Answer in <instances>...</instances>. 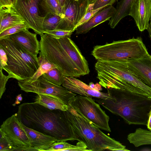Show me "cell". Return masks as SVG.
<instances>
[{
  "label": "cell",
  "instance_id": "cell-1",
  "mask_svg": "<svg viewBox=\"0 0 151 151\" xmlns=\"http://www.w3.org/2000/svg\"><path fill=\"white\" fill-rule=\"evenodd\" d=\"M15 114L25 126L49 135L57 141L77 140L65 111L51 110L34 102L20 104Z\"/></svg>",
  "mask_w": 151,
  "mask_h": 151
},
{
  "label": "cell",
  "instance_id": "cell-2",
  "mask_svg": "<svg viewBox=\"0 0 151 151\" xmlns=\"http://www.w3.org/2000/svg\"><path fill=\"white\" fill-rule=\"evenodd\" d=\"M40 36L39 54L65 76L78 77L89 74L87 61L70 37L57 39L47 34Z\"/></svg>",
  "mask_w": 151,
  "mask_h": 151
},
{
  "label": "cell",
  "instance_id": "cell-3",
  "mask_svg": "<svg viewBox=\"0 0 151 151\" xmlns=\"http://www.w3.org/2000/svg\"><path fill=\"white\" fill-rule=\"evenodd\" d=\"M109 97L96 101L129 124L147 125L151 109V99L114 88L107 89Z\"/></svg>",
  "mask_w": 151,
  "mask_h": 151
},
{
  "label": "cell",
  "instance_id": "cell-4",
  "mask_svg": "<svg viewBox=\"0 0 151 151\" xmlns=\"http://www.w3.org/2000/svg\"><path fill=\"white\" fill-rule=\"evenodd\" d=\"M95 68L99 84L105 88L120 89L151 99V88L131 71L126 60H98Z\"/></svg>",
  "mask_w": 151,
  "mask_h": 151
},
{
  "label": "cell",
  "instance_id": "cell-5",
  "mask_svg": "<svg viewBox=\"0 0 151 151\" xmlns=\"http://www.w3.org/2000/svg\"><path fill=\"white\" fill-rule=\"evenodd\" d=\"M65 114L77 140L84 142L90 151H129L73 110L68 109Z\"/></svg>",
  "mask_w": 151,
  "mask_h": 151
},
{
  "label": "cell",
  "instance_id": "cell-6",
  "mask_svg": "<svg viewBox=\"0 0 151 151\" xmlns=\"http://www.w3.org/2000/svg\"><path fill=\"white\" fill-rule=\"evenodd\" d=\"M0 46L6 52L7 65L2 69L10 78L18 81L31 77L40 67L38 57L29 53L22 46L6 38L0 40Z\"/></svg>",
  "mask_w": 151,
  "mask_h": 151
},
{
  "label": "cell",
  "instance_id": "cell-7",
  "mask_svg": "<svg viewBox=\"0 0 151 151\" xmlns=\"http://www.w3.org/2000/svg\"><path fill=\"white\" fill-rule=\"evenodd\" d=\"M149 54L140 37L96 45L91 52V55L97 60H127L142 57Z\"/></svg>",
  "mask_w": 151,
  "mask_h": 151
},
{
  "label": "cell",
  "instance_id": "cell-8",
  "mask_svg": "<svg viewBox=\"0 0 151 151\" xmlns=\"http://www.w3.org/2000/svg\"><path fill=\"white\" fill-rule=\"evenodd\" d=\"M92 97L77 95L68 102V109L73 110L100 129L111 132L109 116Z\"/></svg>",
  "mask_w": 151,
  "mask_h": 151
},
{
  "label": "cell",
  "instance_id": "cell-9",
  "mask_svg": "<svg viewBox=\"0 0 151 151\" xmlns=\"http://www.w3.org/2000/svg\"><path fill=\"white\" fill-rule=\"evenodd\" d=\"M21 89L26 92H32L53 96L67 105L69 101L77 95L64 87L54 84L46 80L42 75L34 80H26L18 82Z\"/></svg>",
  "mask_w": 151,
  "mask_h": 151
},
{
  "label": "cell",
  "instance_id": "cell-10",
  "mask_svg": "<svg viewBox=\"0 0 151 151\" xmlns=\"http://www.w3.org/2000/svg\"><path fill=\"white\" fill-rule=\"evenodd\" d=\"M0 129L10 140L14 151H35L27 133L16 114L4 121Z\"/></svg>",
  "mask_w": 151,
  "mask_h": 151
},
{
  "label": "cell",
  "instance_id": "cell-11",
  "mask_svg": "<svg viewBox=\"0 0 151 151\" xmlns=\"http://www.w3.org/2000/svg\"><path fill=\"white\" fill-rule=\"evenodd\" d=\"M13 6L23 18L28 29L40 36L44 34L42 24L44 16L41 15L39 0H15Z\"/></svg>",
  "mask_w": 151,
  "mask_h": 151
},
{
  "label": "cell",
  "instance_id": "cell-12",
  "mask_svg": "<svg viewBox=\"0 0 151 151\" xmlns=\"http://www.w3.org/2000/svg\"><path fill=\"white\" fill-rule=\"evenodd\" d=\"M90 0H66L63 7V20L56 29L75 31L87 12Z\"/></svg>",
  "mask_w": 151,
  "mask_h": 151
},
{
  "label": "cell",
  "instance_id": "cell-13",
  "mask_svg": "<svg viewBox=\"0 0 151 151\" xmlns=\"http://www.w3.org/2000/svg\"><path fill=\"white\" fill-rule=\"evenodd\" d=\"M129 15L133 18L140 31L147 30L151 18V0H136Z\"/></svg>",
  "mask_w": 151,
  "mask_h": 151
},
{
  "label": "cell",
  "instance_id": "cell-14",
  "mask_svg": "<svg viewBox=\"0 0 151 151\" xmlns=\"http://www.w3.org/2000/svg\"><path fill=\"white\" fill-rule=\"evenodd\" d=\"M62 86L68 90L79 95L104 99L109 97L108 92L104 93L91 88L81 81L75 77L65 76Z\"/></svg>",
  "mask_w": 151,
  "mask_h": 151
},
{
  "label": "cell",
  "instance_id": "cell-15",
  "mask_svg": "<svg viewBox=\"0 0 151 151\" xmlns=\"http://www.w3.org/2000/svg\"><path fill=\"white\" fill-rule=\"evenodd\" d=\"M128 67L143 82L151 88V55L126 60Z\"/></svg>",
  "mask_w": 151,
  "mask_h": 151
},
{
  "label": "cell",
  "instance_id": "cell-16",
  "mask_svg": "<svg viewBox=\"0 0 151 151\" xmlns=\"http://www.w3.org/2000/svg\"><path fill=\"white\" fill-rule=\"evenodd\" d=\"M28 29L21 30L6 38L22 46L32 55L37 56L40 51V41L37 39V34L30 32Z\"/></svg>",
  "mask_w": 151,
  "mask_h": 151
},
{
  "label": "cell",
  "instance_id": "cell-17",
  "mask_svg": "<svg viewBox=\"0 0 151 151\" xmlns=\"http://www.w3.org/2000/svg\"><path fill=\"white\" fill-rule=\"evenodd\" d=\"M116 12V9L112 5L104 7L95 13L87 22L77 27L75 29L76 34L86 33L99 24L110 20Z\"/></svg>",
  "mask_w": 151,
  "mask_h": 151
},
{
  "label": "cell",
  "instance_id": "cell-18",
  "mask_svg": "<svg viewBox=\"0 0 151 151\" xmlns=\"http://www.w3.org/2000/svg\"><path fill=\"white\" fill-rule=\"evenodd\" d=\"M22 124L30 139L32 147L35 151H47L52 144L57 141L55 138L49 135L29 128Z\"/></svg>",
  "mask_w": 151,
  "mask_h": 151
},
{
  "label": "cell",
  "instance_id": "cell-19",
  "mask_svg": "<svg viewBox=\"0 0 151 151\" xmlns=\"http://www.w3.org/2000/svg\"><path fill=\"white\" fill-rule=\"evenodd\" d=\"M0 33L17 24L25 23L13 5L0 7Z\"/></svg>",
  "mask_w": 151,
  "mask_h": 151
},
{
  "label": "cell",
  "instance_id": "cell-20",
  "mask_svg": "<svg viewBox=\"0 0 151 151\" xmlns=\"http://www.w3.org/2000/svg\"><path fill=\"white\" fill-rule=\"evenodd\" d=\"M34 102L51 110H68L67 105L58 98L51 95L37 94Z\"/></svg>",
  "mask_w": 151,
  "mask_h": 151
},
{
  "label": "cell",
  "instance_id": "cell-21",
  "mask_svg": "<svg viewBox=\"0 0 151 151\" xmlns=\"http://www.w3.org/2000/svg\"><path fill=\"white\" fill-rule=\"evenodd\" d=\"M135 0H121L118 3L116 12L109 23L111 28H114L122 19L129 15L131 6Z\"/></svg>",
  "mask_w": 151,
  "mask_h": 151
},
{
  "label": "cell",
  "instance_id": "cell-22",
  "mask_svg": "<svg viewBox=\"0 0 151 151\" xmlns=\"http://www.w3.org/2000/svg\"><path fill=\"white\" fill-rule=\"evenodd\" d=\"M127 139L135 147L151 145V131L141 128L128 134Z\"/></svg>",
  "mask_w": 151,
  "mask_h": 151
},
{
  "label": "cell",
  "instance_id": "cell-23",
  "mask_svg": "<svg viewBox=\"0 0 151 151\" xmlns=\"http://www.w3.org/2000/svg\"><path fill=\"white\" fill-rule=\"evenodd\" d=\"M62 20L60 15L51 13L46 14L42 24L43 32L57 29Z\"/></svg>",
  "mask_w": 151,
  "mask_h": 151
},
{
  "label": "cell",
  "instance_id": "cell-24",
  "mask_svg": "<svg viewBox=\"0 0 151 151\" xmlns=\"http://www.w3.org/2000/svg\"><path fill=\"white\" fill-rule=\"evenodd\" d=\"M40 5L46 14L51 13L60 15L63 17V8L57 0H39Z\"/></svg>",
  "mask_w": 151,
  "mask_h": 151
},
{
  "label": "cell",
  "instance_id": "cell-25",
  "mask_svg": "<svg viewBox=\"0 0 151 151\" xmlns=\"http://www.w3.org/2000/svg\"><path fill=\"white\" fill-rule=\"evenodd\" d=\"M38 57L40 63V67L33 75L28 80H35L51 69L57 68L55 65L49 61L41 55L39 54V56Z\"/></svg>",
  "mask_w": 151,
  "mask_h": 151
},
{
  "label": "cell",
  "instance_id": "cell-26",
  "mask_svg": "<svg viewBox=\"0 0 151 151\" xmlns=\"http://www.w3.org/2000/svg\"><path fill=\"white\" fill-rule=\"evenodd\" d=\"M42 75L47 81L57 85L61 86L64 82L65 76L57 68L51 69Z\"/></svg>",
  "mask_w": 151,
  "mask_h": 151
},
{
  "label": "cell",
  "instance_id": "cell-27",
  "mask_svg": "<svg viewBox=\"0 0 151 151\" xmlns=\"http://www.w3.org/2000/svg\"><path fill=\"white\" fill-rule=\"evenodd\" d=\"M26 29H28L25 23L17 24L11 27L0 33V40L6 38L9 36Z\"/></svg>",
  "mask_w": 151,
  "mask_h": 151
},
{
  "label": "cell",
  "instance_id": "cell-28",
  "mask_svg": "<svg viewBox=\"0 0 151 151\" xmlns=\"http://www.w3.org/2000/svg\"><path fill=\"white\" fill-rule=\"evenodd\" d=\"M118 0H95L90 3L88 10H94L102 7L112 6Z\"/></svg>",
  "mask_w": 151,
  "mask_h": 151
},
{
  "label": "cell",
  "instance_id": "cell-29",
  "mask_svg": "<svg viewBox=\"0 0 151 151\" xmlns=\"http://www.w3.org/2000/svg\"><path fill=\"white\" fill-rule=\"evenodd\" d=\"M73 32V30L55 29L44 31L43 33L48 34L53 38L59 39L66 37H70Z\"/></svg>",
  "mask_w": 151,
  "mask_h": 151
},
{
  "label": "cell",
  "instance_id": "cell-30",
  "mask_svg": "<svg viewBox=\"0 0 151 151\" xmlns=\"http://www.w3.org/2000/svg\"><path fill=\"white\" fill-rule=\"evenodd\" d=\"M73 145L65 141H56L50 146L47 151H67Z\"/></svg>",
  "mask_w": 151,
  "mask_h": 151
},
{
  "label": "cell",
  "instance_id": "cell-31",
  "mask_svg": "<svg viewBox=\"0 0 151 151\" xmlns=\"http://www.w3.org/2000/svg\"><path fill=\"white\" fill-rule=\"evenodd\" d=\"M0 151H14V147L4 132L0 129Z\"/></svg>",
  "mask_w": 151,
  "mask_h": 151
},
{
  "label": "cell",
  "instance_id": "cell-32",
  "mask_svg": "<svg viewBox=\"0 0 151 151\" xmlns=\"http://www.w3.org/2000/svg\"><path fill=\"white\" fill-rule=\"evenodd\" d=\"M3 69L0 68V99H1L6 90V83L10 78L8 76L5 75L2 72Z\"/></svg>",
  "mask_w": 151,
  "mask_h": 151
},
{
  "label": "cell",
  "instance_id": "cell-33",
  "mask_svg": "<svg viewBox=\"0 0 151 151\" xmlns=\"http://www.w3.org/2000/svg\"><path fill=\"white\" fill-rule=\"evenodd\" d=\"M104 8L102 7L96 9L87 10L86 14L77 24L75 29L78 26L87 22L95 13Z\"/></svg>",
  "mask_w": 151,
  "mask_h": 151
},
{
  "label": "cell",
  "instance_id": "cell-34",
  "mask_svg": "<svg viewBox=\"0 0 151 151\" xmlns=\"http://www.w3.org/2000/svg\"><path fill=\"white\" fill-rule=\"evenodd\" d=\"M67 151H90L87 148L85 144L82 141H78L76 145L68 149Z\"/></svg>",
  "mask_w": 151,
  "mask_h": 151
},
{
  "label": "cell",
  "instance_id": "cell-35",
  "mask_svg": "<svg viewBox=\"0 0 151 151\" xmlns=\"http://www.w3.org/2000/svg\"><path fill=\"white\" fill-rule=\"evenodd\" d=\"M8 58L3 48L0 46V68H2L7 65Z\"/></svg>",
  "mask_w": 151,
  "mask_h": 151
},
{
  "label": "cell",
  "instance_id": "cell-36",
  "mask_svg": "<svg viewBox=\"0 0 151 151\" xmlns=\"http://www.w3.org/2000/svg\"><path fill=\"white\" fill-rule=\"evenodd\" d=\"M13 5L11 0H0V7Z\"/></svg>",
  "mask_w": 151,
  "mask_h": 151
},
{
  "label": "cell",
  "instance_id": "cell-37",
  "mask_svg": "<svg viewBox=\"0 0 151 151\" xmlns=\"http://www.w3.org/2000/svg\"><path fill=\"white\" fill-rule=\"evenodd\" d=\"M16 101L13 104L14 106H15L17 104H19L22 100V98L21 94H19L17 95L16 97Z\"/></svg>",
  "mask_w": 151,
  "mask_h": 151
},
{
  "label": "cell",
  "instance_id": "cell-38",
  "mask_svg": "<svg viewBox=\"0 0 151 151\" xmlns=\"http://www.w3.org/2000/svg\"><path fill=\"white\" fill-rule=\"evenodd\" d=\"M147 129L151 131V109L150 111L149 117L147 125Z\"/></svg>",
  "mask_w": 151,
  "mask_h": 151
},
{
  "label": "cell",
  "instance_id": "cell-39",
  "mask_svg": "<svg viewBox=\"0 0 151 151\" xmlns=\"http://www.w3.org/2000/svg\"><path fill=\"white\" fill-rule=\"evenodd\" d=\"M147 30L148 32L150 37L151 40V18L150 20V22L149 24V26Z\"/></svg>",
  "mask_w": 151,
  "mask_h": 151
},
{
  "label": "cell",
  "instance_id": "cell-40",
  "mask_svg": "<svg viewBox=\"0 0 151 151\" xmlns=\"http://www.w3.org/2000/svg\"><path fill=\"white\" fill-rule=\"evenodd\" d=\"M60 5L63 8L65 4L66 0H57Z\"/></svg>",
  "mask_w": 151,
  "mask_h": 151
},
{
  "label": "cell",
  "instance_id": "cell-41",
  "mask_svg": "<svg viewBox=\"0 0 151 151\" xmlns=\"http://www.w3.org/2000/svg\"><path fill=\"white\" fill-rule=\"evenodd\" d=\"M94 0H90V3H91V2H93V1Z\"/></svg>",
  "mask_w": 151,
  "mask_h": 151
},
{
  "label": "cell",
  "instance_id": "cell-42",
  "mask_svg": "<svg viewBox=\"0 0 151 151\" xmlns=\"http://www.w3.org/2000/svg\"><path fill=\"white\" fill-rule=\"evenodd\" d=\"M12 1V2L13 3H13L15 1V0H11Z\"/></svg>",
  "mask_w": 151,
  "mask_h": 151
}]
</instances>
